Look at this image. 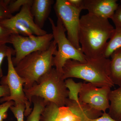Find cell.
<instances>
[{
	"label": "cell",
	"instance_id": "3",
	"mask_svg": "<svg viewBox=\"0 0 121 121\" xmlns=\"http://www.w3.org/2000/svg\"><path fill=\"white\" fill-rule=\"evenodd\" d=\"M24 91L31 103L32 98L36 96L59 107L65 105L69 95L65 80L55 68L42 76L31 86L24 89Z\"/></svg>",
	"mask_w": 121,
	"mask_h": 121
},
{
	"label": "cell",
	"instance_id": "2",
	"mask_svg": "<svg viewBox=\"0 0 121 121\" xmlns=\"http://www.w3.org/2000/svg\"><path fill=\"white\" fill-rule=\"evenodd\" d=\"M110 60L104 56L89 58L82 62L69 60L63 68L62 78L64 80L70 78L80 79L98 87L114 86L109 76Z\"/></svg>",
	"mask_w": 121,
	"mask_h": 121
},
{
	"label": "cell",
	"instance_id": "1",
	"mask_svg": "<svg viewBox=\"0 0 121 121\" xmlns=\"http://www.w3.org/2000/svg\"><path fill=\"white\" fill-rule=\"evenodd\" d=\"M115 28L108 19L90 13L83 15L80 20L79 40L81 50L89 58L103 56L108 40Z\"/></svg>",
	"mask_w": 121,
	"mask_h": 121
},
{
	"label": "cell",
	"instance_id": "8",
	"mask_svg": "<svg viewBox=\"0 0 121 121\" xmlns=\"http://www.w3.org/2000/svg\"><path fill=\"white\" fill-rule=\"evenodd\" d=\"M32 5H24L20 12L9 19L0 21L1 24L12 34L23 36H43L47 33L35 23L31 11Z\"/></svg>",
	"mask_w": 121,
	"mask_h": 121
},
{
	"label": "cell",
	"instance_id": "15",
	"mask_svg": "<svg viewBox=\"0 0 121 121\" xmlns=\"http://www.w3.org/2000/svg\"><path fill=\"white\" fill-rule=\"evenodd\" d=\"M109 99L110 103L108 113L115 120L121 121V87L111 91Z\"/></svg>",
	"mask_w": 121,
	"mask_h": 121
},
{
	"label": "cell",
	"instance_id": "28",
	"mask_svg": "<svg viewBox=\"0 0 121 121\" xmlns=\"http://www.w3.org/2000/svg\"><path fill=\"white\" fill-rule=\"evenodd\" d=\"M9 95V91L6 85H0V98L7 97Z\"/></svg>",
	"mask_w": 121,
	"mask_h": 121
},
{
	"label": "cell",
	"instance_id": "13",
	"mask_svg": "<svg viewBox=\"0 0 121 121\" xmlns=\"http://www.w3.org/2000/svg\"><path fill=\"white\" fill-rule=\"evenodd\" d=\"M54 2L52 0H33L31 7V12L35 23L40 28L43 29Z\"/></svg>",
	"mask_w": 121,
	"mask_h": 121
},
{
	"label": "cell",
	"instance_id": "20",
	"mask_svg": "<svg viewBox=\"0 0 121 121\" xmlns=\"http://www.w3.org/2000/svg\"><path fill=\"white\" fill-rule=\"evenodd\" d=\"M16 118L17 121H24L26 105L24 103L15 104L9 108Z\"/></svg>",
	"mask_w": 121,
	"mask_h": 121
},
{
	"label": "cell",
	"instance_id": "4",
	"mask_svg": "<svg viewBox=\"0 0 121 121\" xmlns=\"http://www.w3.org/2000/svg\"><path fill=\"white\" fill-rule=\"evenodd\" d=\"M57 50V44L53 40L47 50L28 55L15 66L16 71L24 82V89L31 86L54 66V56Z\"/></svg>",
	"mask_w": 121,
	"mask_h": 121
},
{
	"label": "cell",
	"instance_id": "5",
	"mask_svg": "<svg viewBox=\"0 0 121 121\" xmlns=\"http://www.w3.org/2000/svg\"><path fill=\"white\" fill-rule=\"evenodd\" d=\"M103 113L87 104L68 98L65 105L63 106L47 103L40 121H89L100 117Z\"/></svg>",
	"mask_w": 121,
	"mask_h": 121
},
{
	"label": "cell",
	"instance_id": "21",
	"mask_svg": "<svg viewBox=\"0 0 121 121\" xmlns=\"http://www.w3.org/2000/svg\"><path fill=\"white\" fill-rule=\"evenodd\" d=\"M10 53H12L15 56V53L14 49L9 47L6 44H0V78L3 77L1 67L2 62L4 58L7 57Z\"/></svg>",
	"mask_w": 121,
	"mask_h": 121
},
{
	"label": "cell",
	"instance_id": "14",
	"mask_svg": "<svg viewBox=\"0 0 121 121\" xmlns=\"http://www.w3.org/2000/svg\"><path fill=\"white\" fill-rule=\"evenodd\" d=\"M111 57L110 78L114 85L121 87V48L115 50Z\"/></svg>",
	"mask_w": 121,
	"mask_h": 121
},
{
	"label": "cell",
	"instance_id": "10",
	"mask_svg": "<svg viewBox=\"0 0 121 121\" xmlns=\"http://www.w3.org/2000/svg\"><path fill=\"white\" fill-rule=\"evenodd\" d=\"M12 53L9 54L7 56L8 63V71L7 75L1 78V85H6L9 91V95L1 98L0 102L13 101L15 104L24 103L26 105L24 115L28 117L31 112L32 109L31 108L30 103L26 97L23 87L24 82L20 77L15 70L12 60Z\"/></svg>",
	"mask_w": 121,
	"mask_h": 121
},
{
	"label": "cell",
	"instance_id": "19",
	"mask_svg": "<svg viewBox=\"0 0 121 121\" xmlns=\"http://www.w3.org/2000/svg\"><path fill=\"white\" fill-rule=\"evenodd\" d=\"M33 0H10L8 6V9L11 14L19 11L25 5L32 4Z\"/></svg>",
	"mask_w": 121,
	"mask_h": 121
},
{
	"label": "cell",
	"instance_id": "25",
	"mask_svg": "<svg viewBox=\"0 0 121 121\" xmlns=\"http://www.w3.org/2000/svg\"><path fill=\"white\" fill-rule=\"evenodd\" d=\"M111 19L115 25V28H121V4L119 5Z\"/></svg>",
	"mask_w": 121,
	"mask_h": 121
},
{
	"label": "cell",
	"instance_id": "23",
	"mask_svg": "<svg viewBox=\"0 0 121 121\" xmlns=\"http://www.w3.org/2000/svg\"><path fill=\"white\" fill-rule=\"evenodd\" d=\"M14 104L15 103L13 101L5 102L0 104V121H5L4 120L8 117V111Z\"/></svg>",
	"mask_w": 121,
	"mask_h": 121
},
{
	"label": "cell",
	"instance_id": "18",
	"mask_svg": "<svg viewBox=\"0 0 121 121\" xmlns=\"http://www.w3.org/2000/svg\"><path fill=\"white\" fill-rule=\"evenodd\" d=\"M67 88L69 91L68 98L72 100L79 101L78 95L82 83H76L71 78H68L65 80Z\"/></svg>",
	"mask_w": 121,
	"mask_h": 121
},
{
	"label": "cell",
	"instance_id": "9",
	"mask_svg": "<svg viewBox=\"0 0 121 121\" xmlns=\"http://www.w3.org/2000/svg\"><path fill=\"white\" fill-rule=\"evenodd\" d=\"M58 19L67 32V38L78 50H81L79 40L80 15L82 10L69 4L67 0H56L54 6Z\"/></svg>",
	"mask_w": 121,
	"mask_h": 121
},
{
	"label": "cell",
	"instance_id": "6",
	"mask_svg": "<svg viewBox=\"0 0 121 121\" xmlns=\"http://www.w3.org/2000/svg\"><path fill=\"white\" fill-rule=\"evenodd\" d=\"M48 19L52 28L53 39L58 47L54 56V66L62 76L63 68L67 60H72L84 62L86 61V56L82 50L76 48L68 39L66 29L60 20L58 19L56 25L52 19L48 18Z\"/></svg>",
	"mask_w": 121,
	"mask_h": 121
},
{
	"label": "cell",
	"instance_id": "17",
	"mask_svg": "<svg viewBox=\"0 0 121 121\" xmlns=\"http://www.w3.org/2000/svg\"><path fill=\"white\" fill-rule=\"evenodd\" d=\"M31 101L33 104V109L26 121H40L41 113L47 103L43 99L36 96L32 97Z\"/></svg>",
	"mask_w": 121,
	"mask_h": 121
},
{
	"label": "cell",
	"instance_id": "24",
	"mask_svg": "<svg viewBox=\"0 0 121 121\" xmlns=\"http://www.w3.org/2000/svg\"><path fill=\"white\" fill-rule=\"evenodd\" d=\"M12 35L10 32L0 23V44L10 43Z\"/></svg>",
	"mask_w": 121,
	"mask_h": 121
},
{
	"label": "cell",
	"instance_id": "26",
	"mask_svg": "<svg viewBox=\"0 0 121 121\" xmlns=\"http://www.w3.org/2000/svg\"><path fill=\"white\" fill-rule=\"evenodd\" d=\"M89 121H117L110 117L108 113H103L101 116L97 118L90 119Z\"/></svg>",
	"mask_w": 121,
	"mask_h": 121
},
{
	"label": "cell",
	"instance_id": "22",
	"mask_svg": "<svg viewBox=\"0 0 121 121\" xmlns=\"http://www.w3.org/2000/svg\"><path fill=\"white\" fill-rule=\"evenodd\" d=\"M10 0H0V21L13 16L8 8Z\"/></svg>",
	"mask_w": 121,
	"mask_h": 121
},
{
	"label": "cell",
	"instance_id": "11",
	"mask_svg": "<svg viewBox=\"0 0 121 121\" xmlns=\"http://www.w3.org/2000/svg\"><path fill=\"white\" fill-rule=\"evenodd\" d=\"M111 87H98L90 83H82L78 95L79 101L102 113L110 107L109 95Z\"/></svg>",
	"mask_w": 121,
	"mask_h": 121
},
{
	"label": "cell",
	"instance_id": "27",
	"mask_svg": "<svg viewBox=\"0 0 121 121\" xmlns=\"http://www.w3.org/2000/svg\"><path fill=\"white\" fill-rule=\"evenodd\" d=\"M70 4L76 8L83 9V0H67Z\"/></svg>",
	"mask_w": 121,
	"mask_h": 121
},
{
	"label": "cell",
	"instance_id": "16",
	"mask_svg": "<svg viewBox=\"0 0 121 121\" xmlns=\"http://www.w3.org/2000/svg\"><path fill=\"white\" fill-rule=\"evenodd\" d=\"M121 48V28H115L112 37L107 44L103 56L109 59L115 50Z\"/></svg>",
	"mask_w": 121,
	"mask_h": 121
},
{
	"label": "cell",
	"instance_id": "12",
	"mask_svg": "<svg viewBox=\"0 0 121 121\" xmlns=\"http://www.w3.org/2000/svg\"><path fill=\"white\" fill-rule=\"evenodd\" d=\"M83 9L104 19H111L119 4L117 0H83Z\"/></svg>",
	"mask_w": 121,
	"mask_h": 121
},
{
	"label": "cell",
	"instance_id": "7",
	"mask_svg": "<svg viewBox=\"0 0 121 121\" xmlns=\"http://www.w3.org/2000/svg\"><path fill=\"white\" fill-rule=\"evenodd\" d=\"M52 39V33L30 36L12 34L10 43L13 45L15 51V57L12 58L13 66L15 67L25 56L32 52L47 50Z\"/></svg>",
	"mask_w": 121,
	"mask_h": 121
}]
</instances>
